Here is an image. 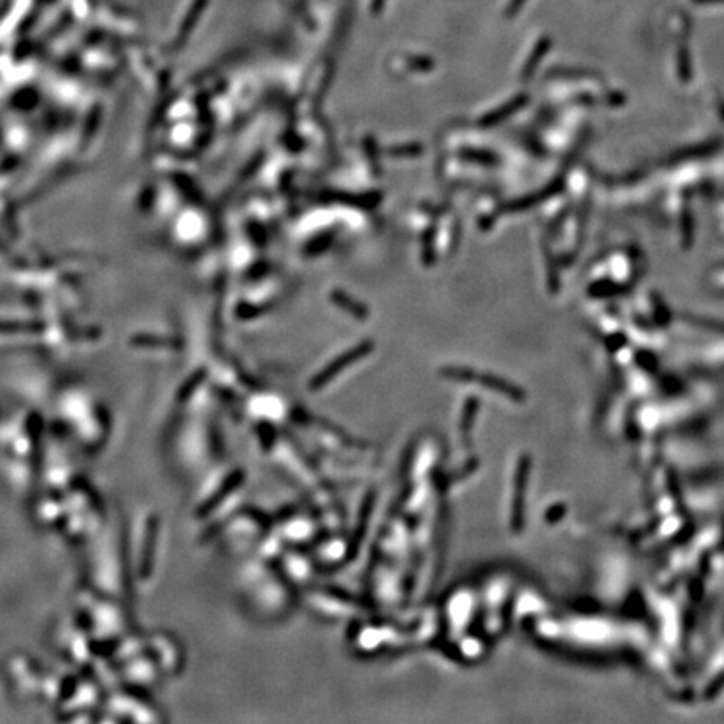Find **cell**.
I'll return each instance as SVG.
<instances>
[{"mask_svg":"<svg viewBox=\"0 0 724 724\" xmlns=\"http://www.w3.org/2000/svg\"><path fill=\"white\" fill-rule=\"evenodd\" d=\"M332 298H334V302H337L339 305L344 307L346 310H351V312H353L354 315H357V317L364 315V307L359 305V303H355L353 298H347V295H344L341 292H334Z\"/></svg>","mask_w":724,"mask_h":724,"instance_id":"obj_1","label":"cell"},{"mask_svg":"<svg viewBox=\"0 0 724 724\" xmlns=\"http://www.w3.org/2000/svg\"><path fill=\"white\" fill-rule=\"evenodd\" d=\"M523 2H525V0H512V3H510L508 9H507V14H508V15H513V14H515V12L520 9L521 3H523Z\"/></svg>","mask_w":724,"mask_h":724,"instance_id":"obj_2","label":"cell"},{"mask_svg":"<svg viewBox=\"0 0 724 724\" xmlns=\"http://www.w3.org/2000/svg\"><path fill=\"white\" fill-rule=\"evenodd\" d=\"M696 3H721L724 0H694Z\"/></svg>","mask_w":724,"mask_h":724,"instance_id":"obj_3","label":"cell"}]
</instances>
